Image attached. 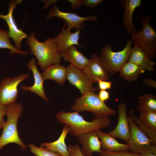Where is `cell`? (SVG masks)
<instances>
[{
	"label": "cell",
	"instance_id": "3957f363",
	"mask_svg": "<svg viewBox=\"0 0 156 156\" xmlns=\"http://www.w3.org/2000/svg\"><path fill=\"white\" fill-rule=\"evenodd\" d=\"M23 109L22 104L16 102L7 106V120L3 127V132L0 137V151L3 146L11 143L18 144L23 150L27 149V146L19 137L17 127L18 120Z\"/></svg>",
	"mask_w": 156,
	"mask_h": 156
},
{
	"label": "cell",
	"instance_id": "4dcf8cb0",
	"mask_svg": "<svg viewBox=\"0 0 156 156\" xmlns=\"http://www.w3.org/2000/svg\"><path fill=\"white\" fill-rule=\"evenodd\" d=\"M103 0H83V5L86 7L90 8H95L101 4Z\"/></svg>",
	"mask_w": 156,
	"mask_h": 156
},
{
	"label": "cell",
	"instance_id": "e0dca14e",
	"mask_svg": "<svg viewBox=\"0 0 156 156\" xmlns=\"http://www.w3.org/2000/svg\"><path fill=\"white\" fill-rule=\"evenodd\" d=\"M120 3L125 9L122 19V25L129 35L131 33L137 31L133 21L132 16L135 9L140 6L141 0H122Z\"/></svg>",
	"mask_w": 156,
	"mask_h": 156
},
{
	"label": "cell",
	"instance_id": "8d00e7d4",
	"mask_svg": "<svg viewBox=\"0 0 156 156\" xmlns=\"http://www.w3.org/2000/svg\"><path fill=\"white\" fill-rule=\"evenodd\" d=\"M45 4L44 8L45 9L48 8V7L51 4H54V3L57 1V0H48V1H43Z\"/></svg>",
	"mask_w": 156,
	"mask_h": 156
},
{
	"label": "cell",
	"instance_id": "f546056e",
	"mask_svg": "<svg viewBox=\"0 0 156 156\" xmlns=\"http://www.w3.org/2000/svg\"><path fill=\"white\" fill-rule=\"evenodd\" d=\"M70 156H84L78 144L69 145L67 147Z\"/></svg>",
	"mask_w": 156,
	"mask_h": 156
},
{
	"label": "cell",
	"instance_id": "ac0fdd59",
	"mask_svg": "<svg viewBox=\"0 0 156 156\" xmlns=\"http://www.w3.org/2000/svg\"><path fill=\"white\" fill-rule=\"evenodd\" d=\"M70 130V127L64 124L62 132L58 139L53 142L42 143L40 148L47 151L57 153L63 156H70L65 139Z\"/></svg>",
	"mask_w": 156,
	"mask_h": 156
},
{
	"label": "cell",
	"instance_id": "7402d4cb",
	"mask_svg": "<svg viewBox=\"0 0 156 156\" xmlns=\"http://www.w3.org/2000/svg\"><path fill=\"white\" fill-rule=\"evenodd\" d=\"M66 67L60 64H51L48 66L41 74L44 81L52 80L62 85L66 79Z\"/></svg>",
	"mask_w": 156,
	"mask_h": 156
},
{
	"label": "cell",
	"instance_id": "cb8c5ba5",
	"mask_svg": "<svg viewBox=\"0 0 156 156\" xmlns=\"http://www.w3.org/2000/svg\"><path fill=\"white\" fill-rule=\"evenodd\" d=\"M138 99L139 110L156 112V97L153 94H144L139 96Z\"/></svg>",
	"mask_w": 156,
	"mask_h": 156
},
{
	"label": "cell",
	"instance_id": "8992f818",
	"mask_svg": "<svg viewBox=\"0 0 156 156\" xmlns=\"http://www.w3.org/2000/svg\"><path fill=\"white\" fill-rule=\"evenodd\" d=\"M151 17L147 15L142 17V29L130 34L133 46L141 48L151 60L153 59L156 53V32L151 25Z\"/></svg>",
	"mask_w": 156,
	"mask_h": 156
},
{
	"label": "cell",
	"instance_id": "7a4b0ae2",
	"mask_svg": "<svg viewBox=\"0 0 156 156\" xmlns=\"http://www.w3.org/2000/svg\"><path fill=\"white\" fill-rule=\"evenodd\" d=\"M35 31L32 32L27 40L30 48L29 53L32 54L37 60V64L44 71L51 64H60L62 58L58 52L57 45L50 38L44 42H40L35 36Z\"/></svg>",
	"mask_w": 156,
	"mask_h": 156
},
{
	"label": "cell",
	"instance_id": "74e56055",
	"mask_svg": "<svg viewBox=\"0 0 156 156\" xmlns=\"http://www.w3.org/2000/svg\"><path fill=\"white\" fill-rule=\"evenodd\" d=\"M149 151L151 153L156 155V146L152 144Z\"/></svg>",
	"mask_w": 156,
	"mask_h": 156
},
{
	"label": "cell",
	"instance_id": "d4e9b609",
	"mask_svg": "<svg viewBox=\"0 0 156 156\" xmlns=\"http://www.w3.org/2000/svg\"><path fill=\"white\" fill-rule=\"evenodd\" d=\"M0 48H6L9 49L10 55L18 53L22 55H27L28 52L21 51L17 49L11 43L8 31L0 29Z\"/></svg>",
	"mask_w": 156,
	"mask_h": 156
},
{
	"label": "cell",
	"instance_id": "7c38bea8",
	"mask_svg": "<svg viewBox=\"0 0 156 156\" xmlns=\"http://www.w3.org/2000/svg\"><path fill=\"white\" fill-rule=\"evenodd\" d=\"M118 114L117 125L108 134L115 138L121 139L127 143L130 137V131L127 114V105L123 102L118 107Z\"/></svg>",
	"mask_w": 156,
	"mask_h": 156
},
{
	"label": "cell",
	"instance_id": "f1b7e54d",
	"mask_svg": "<svg viewBox=\"0 0 156 156\" xmlns=\"http://www.w3.org/2000/svg\"><path fill=\"white\" fill-rule=\"evenodd\" d=\"M99 156H141V154L127 151L120 152H111L102 150Z\"/></svg>",
	"mask_w": 156,
	"mask_h": 156
},
{
	"label": "cell",
	"instance_id": "2e32d148",
	"mask_svg": "<svg viewBox=\"0 0 156 156\" xmlns=\"http://www.w3.org/2000/svg\"><path fill=\"white\" fill-rule=\"evenodd\" d=\"M27 69L31 70L33 74L34 82L33 85L28 86L25 85L21 86V89L24 91H29L34 92L46 101H49L47 97L43 87L44 81L41 73L39 72L36 66V60L34 58H31L27 64Z\"/></svg>",
	"mask_w": 156,
	"mask_h": 156
},
{
	"label": "cell",
	"instance_id": "e575fe53",
	"mask_svg": "<svg viewBox=\"0 0 156 156\" xmlns=\"http://www.w3.org/2000/svg\"><path fill=\"white\" fill-rule=\"evenodd\" d=\"M100 100L104 102L109 98V93L106 90H100L98 94Z\"/></svg>",
	"mask_w": 156,
	"mask_h": 156
},
{
	"label": "cell",
	"instance_id": "ffe728a7",
	"mask_svg": "<svg viewBox=\"0 0 156 156\" xmlns=\"http://www.w3.org/2000/svg\"><path fill=\"white\" fill-rule=\"evenodd\" d=\"M96 131L101 140L102 150L111 152H120L129 149V146L127 143H120L115 137L110 135L108 133L103 132L101 130Z\"/></svg>",
	"mask_w": 156,
	"mask_h": 156
},
{
	"label": "cell",
	"instance_id": "8fae6325",
	"mask_svg": "<svg viewBox=\"0 0 156 156\" xmlns=\"http://www.w3.org/2000/svg\"><path fill=\"white\" fill-rule=\"evenodd\" d=\"M21 0L11 1L8 5V13L3 15L0 13V18L4 19L6 22L9 28V35L10 38L13 40L16 47L21 50V42L25 38H28L29 36L23 31L21 29L18 27L13 18V13L14 10L18 4L21 3Z\"/></svg>",
	"mask_w": 156,
	"mask_h": 156
},
{
	"label": "cell",
	"instance_id": "9c48e42d",
	"mask_svg": "<svg viewBox=\"0 0 156 156\" xmlns=\"http://www.w3.org/2000/svg\"><path fill=\"white\" fill-rule=\"evenodd\" d=\"M66 78L80 90L82 95L88 92H95L98 89L93 87V83L88 78L82 70L70 64L66 67Z\"/></svg>",
	"mask_w": 156,
	"mask_h": 156
},
{
	"label": "cell",
	"instance_id": "836d02e7",
	"mask_svg": "<svg viewBox=\"0 0 156 156\" xmlns=\"http://www.w3.org/2000/svg\"><path fill=\"white\" fill-rule=\"evenodd\" d=\"M71 5V9L72 10L76 8H79L83 5V0H68Z\"/></svg>",
	"mask_w": 156,
	"mask_h": 156
},
{
	"label": "cell",
	"instance_id": "603a6c76",
	"mask_svg": "<svg viewBox=\"0 0 156 156\" xmlns=\"http://www.w3.org/2000/svg\"><path fill=\"white\" fill-rule=\"evenodd\" d=\"M146 70L144 68L128 61L122 66L119 71L120 76L128 81H133Z\"/></svg>",
	"mask_w": 156,
	"mask_h": 156
},
{
	"label": "cell",
	"instance_id": "d590c367",
	"mask_svg": "<svg viewBox=\"0 0 156 156\" xmlns=\"http://www.w3.org/2000/svg\"><path fill=\"white\" fill-rule=\"evenodd\" d=\"M143 83L145 85L154 88H156V82L151 78H144L142 80Z\"/></svg>",
	"mask_w": 156,
	"mask_h": 156
},
{
	"label": "cell",
	"instance_id": "52a82bcc",
	"mask_svg": "<svg viewBox=\"0 0 156 156\" xmlns=\"http://www.w3.org/2000/svg\"><path fill=\"white\" fill-rule=\"evenodd\" d=\"M29 76L28 74H25L3 79L0 83V103L8 106L16 102L18 93V86Z\"/></svg>",
	"mask_w": 156,
	"mask_h": 156
},
{
	"label": "cell",
	"instance_id": "9a60e30c",
	"mask_svg": "<svg viewBox=\"0 0 156 156\" xmlns=\"http://www.w3.org/2000/svg\"><path fill=\"white\" fill-rule=\"evenodd\" d=\"M77 137L81 144V151L84 156H93V153H100L101 151V142L96 131L81 134Z\"/></svg>",
	"mask_w": 156,
	"mask_h": 156
},
{
	"label": "cell",
	"instance_id": "83f0119b",
	"mask_svg": "<svg viewBox=\"0 0 156 156\" xmlns=\"http://www.w3.org/2000/svg\"><path fill=\"white\" fill-rule=\"evenodd\" d=\"M28 146L31 151L36 156H63L57 153L37 147L32 143L29 144Z\"/></svg>",
	"mask_w": 156,
	"mask_h": 156
},
{
	"label": "cell",
	"instance_id": "277c9868",
	"mask_svg": "<svg viewBox=\"0 0 156 156\" xmlns=\"http://www.w3.org/2000/svg\"><path fill=\"white\" fill-rule=\"evenodd\" d=\"M133 44L131 40H128L124 49L117 52L113 51L110 44L105 45L102 48L99 58L102 65L109 75L116 74L128 61Z\"/></svg>",
	"mask_w": 156,
	"mask_h": 156
},
{
	"label": "cell",
	"instance_id": "d6a6232c",
	"mask_svg": "<svg viewBox=\"0 0 156 156\" xmlns=\"http://www.w3.org/2000/svg\"><path fill=\"white\" fill-rule=\"evenodd\" d=\"M7 106H4L0 103V130L3 128L5 123L3 119L4 115L6 114Z\"/></svg>",
	"mask_w": 156,
	"mask_h": 156
},
{
	"label": "cell",
	"instance_id": "6da1fadb",
	"mask_svg": "<svg viewBox=\"0 0 156 156\" xmlns=\"http://www.w3.org/2000/svg\"><path fill=\"white\" fill-rule=\"evenodd\" d=\"M55 116L59 123L69 125V132L77 137L81 134L101 130L107 128L112 122L108 117H95L92 121H87L79 115V112L77 111L73 112L60 111Z\"/></svg>",
	"mask_w": 156,
	"mask_h": 156
},
{
	"label": "cell",
	"instance_id": "30bf717a",
	"mask_svg": "<svg viewBox=\"0 0 156 156\" xmlns=\"http://www.w3.org/2000/svg\"><path fill=\"white\" fill-rule=\"evenodd\" d=\"M53 17H57L64 20L67 26L75 28L77 29H81L85 26L82 25L83 23L86 21L96 22L98 18L93 15L86 17H81L75 13L65 12L60 11L55 3L50 9L45 20H49Z\"/></svg>",
	"mask_w": 156,
	"mask_h": 156
},
{
	"label": "cell",
	"instance_id": "5bb4252c",
	"mask_svg": "<svg viewBox=\"0 0 156 156\" xmlns=\"http://www.w3.org/2000/svg\"><path fill=\"white\" fill-rule=\"evenodd\" d=\"M66 25L65 22L60 34L53 38L57 45L60 54H61L66 49L72 45L79 46L85 49V48L80 45L78 42L81 29H78L75 32L72 33L70 31L72 28L67 26L66 29Z\"/></svg>",
	"mask_w": 156,
	"mask_h": 156
},
{
	"label": "cell",
	"instance_id": "ba28073f",
	"mask_svg": "<svg viewBox=\"0 0 156 156\" xmlns=\"http://www.w3.org/2000/svg\"><path fill=\"white\" fill-rule=\"evenodd\" d=\"M128 120L130 135L127 143L130 151L140 154L148 151L152 145V140L141 130L129 114Z\"/></svg>",
	"mask_w": 156,
	"mask_h": 156
},
{
	"label": "cell",
	"instance_id": "5b68a950",
	"mask_svg": "<svg viewBox=\"0 0 156 156\" xmlns=\"http://www.w3.org/2000/svg\"><path fill=\"white\" fill-rule=\"evenodd\" d=\"M71 111H88L98 117H105L115 115L116 110L112 109L101 101L94 92H88L75 99L70 108Z\"/></svg>",
	"mask_w": 156,
	"mask_h": 156
},
{
	"label": "cell",
	"instance_id": "44dd1931",
	"mask_svg": "<svg viewBox=\"0 0 156 156\" xmlns=\"http://www.w3.org/2000/svg\"><path fill=\"white\" fill-rule=\"evenodd\" d=\"M128 61L149 71L154 70L155 63L148 58L144 52L139 47L133 46Z\"/></svg>",
	"mask_w": 156,
	"mask_h": 156
},
{
	"label": "cell",
	"instance_id": "d6986e66",
	"mask_svg": "<svg viewBox=\"0 0 156 156\" xmlns=\"http://www.w3.org/2000/svg\"><path fill=\"white\" fill-rule=\"evenodd\" d=\"M64 60L70 62L77 68L83 70L88 64L89 59L86 58L74 45L68 48L61 54Z\"/></svg>",
	"mask_w": 156,
	"mask_h": 156
},
{
	"label": "cell",
	"instance_id": "4316f807",
	"mask_svg": "<svg viewBox=\"0 0 156 156\" xmlns=\"http://www.w3.org/2000/svg\"><path fill=\"white\" fill-rule=\"evenodd\" d=\"M139 119L145 124L156 130V112L144 110H139Z\"/></svg>",
	"mask_w": 156,
	"mask_h": 156
},
{
	"label": "cell",
	"instance_id": "484cf974",
	"mask_svg": "<svg viewBox=\"0 0 156 156\" xmlns=\"http://www.w3.org/2000/svg\"><path fill=\"white\" fill-rule=\"evenodd\" d=\"M133 109H131L129 114L132 117L135 123L138 125V127L141 130L152 140V144L156 146V130L142 122L137 116L133 114Z\"/></svg>",
	"mask_w": 156,
	"mask_h": 156
},
{
	"label": "cell",
	"instance_id": "1f68e13d",
	"mask_svg": "<svg viewBox=\"0 0 156 156\" xmlns=\"http://www.w3.org/2000/svg\"><path fill=\"white\" fill-rule=\"evenodd\" d=\"M98 83L99 87L100 90H106L112 88V81H103L101 79H96Z\"/></svg>",
	"mask_w": 156,
	"mask_h": 156
},
{
	"label": "cell",
	"instance_id": "f35d334b",
	"mask_svg": "<svg viewBox=\"0 0 156 156\" xmlns=\"http://www.w3.org/2000/svg\"><path fill=\"white\" fill-rule=\"evenodd\" d=\"M141 156H156V155L150 152L149 151L141 154Z\"/></svg>",
	"mask_w": 156,
	"mask_h": 156
},
{
	"label": "cell",
	"instance_id": "4fadbf2b",
	"mask_svg": "<svg viewBox=\"0 0 156 156\" xmlns=\"http://www.w3.org/2000/svg\"><path fill=\"white\" fill-rule=\"evenodd\" d=\"M82 70L92 83H97V79L107 81L110 78L102 65L99 57L96 53L92 54L88 64Z\"/></svg>",
	"mask_w": 156,
	"mask_h": 156
}]
</instances>
